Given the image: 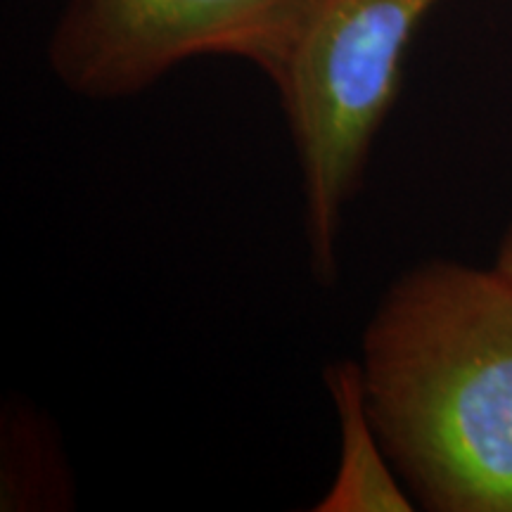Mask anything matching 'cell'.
<instances>
[{
	"instance_id": "6da1fadb",
	"label": "cell",
	"mask_w": 512,
	"mask_h": 512,
	"mask_svg": "<svg viewBox=\"0 0 512 512\" xmlns=\"http://www.w3.org/2000/svg\"><path fill=\"white\" fill-rule=\"evenodd\" d=\"M366 408L415 503L512 512V283L430 261L396 278L361 339Z\"/></svg>"
},
{
	"instance_id": "7a4b0ae2",
	"label": "cell",
	"mask_w": 512,
	"mask_h": 512,
	"mask_svg": "<svg viewBox=\"0 0 512 512\" xmlns=\"http://www.w3.org/2000/svg\"><path fill=\"white\" fill-rule=\"evenodd\" d=\"M325 0H67L48 64L67 91L121 100L192 57H238L278 88Z\"/></svg>"
},
{
	"instance_id": "3957f363",
	"label": "cell",
	"mask_w": 512,
	"mask_h": 512,
	"mask_svg": "<svg viewBox=\"0 0 512 512\" xmlns=\"http://www.w3.org/2000/svg\"><path fill=\"white\" fill-rule=\"evenodd\" d=\"M439 0H325L290 69L302 110L332 133L380 131L413 34Z\"/></svg>"
},
{
	"instance_id": "277c9868",
	"label": "cell",
	"mask_w": 512,
	"mask_h": 512,
	"mask_svg": "<svg viewBox=\"0 0 512 512\" xmlns=\"http://www.w3.org/2000/svg\"><path fill=\"white\" fill-rule=\"evenodd\" d=\"M337 413L339 467L318 512H408L413 498L389 463L366 408L358 361H339L325 370Z\"/></svg>"
},
{
	"instance_id": "5b68a950",
	"label": "cell",
	"mask_w": 512,
	"mask_h": 512,
	"mask_svg": "<svg viewBox=\"0 0 512 512\" xmlns=\"http://www.w3.org/2000/svg\"><path fill=\"white\" fill-rule=\"evenodd\" d=\"M496 268L512 283V223H510V228L505 230V235H503V240H501V249H498Z\"/></svg>"
}]
</instances>
